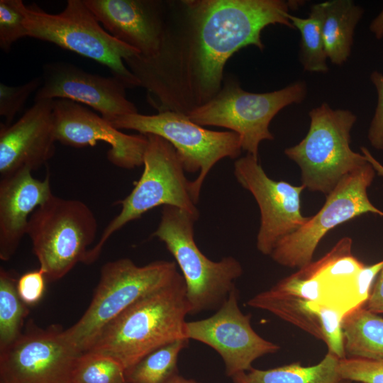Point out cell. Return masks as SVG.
<instances>
[{"instance_id": "cell-12", "label": "cell", "mask_w": 383, "mask_h": 383, "mask_svg": "<svg viewBox=\"0 0 383 383\" xmlns=\"http://www.w3.org/2000/svg\"><path fill=\"white\" fill-rule=\"evenodd\" d=\"M374 175L369 161L346 175L327 195L324 205L316 215L277 243L270 255L272 259L284 267L301 268L313 261L318 243L332 228L362 214L383 216V212L371 203L367 192Z\"/></svg>"}, {"instance_id": "cell-26", "label": "cell", "mask_w": 383, "mask_h": 383, "mask_svg": "<svg viewBox=\"0 0 383 383\" xmlns=\"http://www.w3.org/2000/svg\"><path fill=\"white\" fill-rule=\"evenodd\" d=\"M288 18L301 35L299 60L304 70L310 72H326L328 67L322 35L321 13L317 4H313L307 18L290 13Z\"/></svg>"}, {"instance_id": "cell-29", "label": "cell", "mask_w": 383, "mask_h": 383, "mask_svg": "<svg viewBox=\"0 0 383 383\" xmlns=\"http://www.w3.org/2000/svg\"><path fill=\"white\" fill-rule=\"evenodd\" d=\"M343 380L359 383H383V358L345 357L339 360Z\"/></svg>"}, {"instance_id": "cell-34", "label": "cell", "mask_w": 383, "mask_h": 383, "mask_svg": "<svg viewBox=\"0 0 383 383\" xmlns=\"http://www.w3.org/2000/svg\"><path fill=\"white\" fill-rule=\"evenodd\" d=\"M370 31L375 38L380 40L383 38V9L370 25Z\"/></svg>"}, {"instance_id": "cell-14", "label": "cell", "mask_w": 383, "mask_h": 383, "mask_svg": "<svg viewBox=\"0 0 383 383\" xmlns=\"http://www.w3.org/2000/svg\"><path fill=\"white\" fill-rule=\"evenodd\" d=\"M251 316L244 314L238 305L235 288L216 313L209 318L186 321L184 337L206 344L221 357L227 376L247 372L252 362L280 347L262 338L252 328Z\"/></svg>"}, {"instance_id": "cell-33", "label": "cell", "mask_w": 383, "mask_h": 383, "mask_svg": "<svg viewBox=\"0 0 383 383\" xmlns=\"http://www.w3.org/2000/svg\"><path fill=\"white\" fill-rule=\"evenodd\" d=\"M365 307L375 313H383V267L376 277Z\"/></svg>"}, {"instance_id": "cell-25", "label": "cell", "mask_w": 383, "mask_h": 383, "mask_svg": "<svg viewBox=\"0 0 383 383\" xmlns=\"http://www.w3.org/2000/svg\"><path fill=\"white\" fill-rule=\"evenodd\" d=\"M15 275L0 268V350L15 341L23 333L29 309L20 298Z\"/></svg>"}, {"instance_id": "cell-4", "label": "cell", "mask_w": 383, "mask_h": 383, "mask_svg": "<svg viewBox=\"0 0 383 383\" xmlns=\"http://www.w3.org/2000/svg\"><path fill=\"white\" fill-rule=\"evenodd\" d=\"M197 219L181 209L164 206L160 223L152 234L165 244L180 268L189 314L218 310L243 272L233 257L213 261L199 250L194 237Z\"/></svg>"}, {"instance_id": "cell-19", "label": "cell", "mask_w": 383, "mask_h": 383, "mask_svg": "<svg viewBox=\"0 0 383 383\" xmlns=\"http://www.w3.org/2000/svg\"><path fill=\"white\" fill-rule=\"evenodd\" d=\"M103 28L145 57L155 54L165 29L167 1L84 0Z\"/></svg>"}, {"instance_id": "cell-2", "label": "cell", "mask_w": 383, "mask_h": 383, "mask_svg": "<svg viewBox=\"0 0 383 383\" xmlns=\"http://www.w3.org/2000/svg\"><path fill=\"white\" fill-rule=\"evenodd\" d=\"M188 314L185 282L179 274L109 323L87 351L111 357L126 370L156 349L186 338Z\"/></svg>"}, {"instance_id": "cell-6", "label": "cell", "mask_w": 383, "mask_h": 383, "mask_svg": "<svg viewBox=\"0 0 383 383\" xmlns=\"http://www.w3.org/2000/svg\"><path fill=\"white\" fill-rule=\"evenodd\" d=\"M179 274L172 261L157 260L143 266L129 258L108 262L101 269L89 307L77 323L65 330L68 339L79 353L86 352L109 323Z\"/></svg>"}, {"instance_id": "cell-27", "label": "cell", "mask_w": 383, "mask_h": 383, "mask_svg": "<svg viewBox=\"0 0 383 383\" xmlns=\"http://www.w3.org/2000/svg\"><path fill=\"white\" fill-rule=\"evenodd\" d=\"M71 383H126V370L111 357L87 351L76 360Z\"/></svg>"}, {"instance_id": "cell-36", "label": "cell", "mask_w": 383, "mask_h": 383, "mask_svg": "<svg viewBox=\"0 0 383 383\" xmlns=\"http://www.w3.org/2000/svg\"><path fill=\"white\" fill-rule=\"evenodd\" d=\"M374 167L375 170L383 175V166H382L378 162H375L374 163Z\"/></svg>"}, {"instance_id": "cell-1", "label": "cell", "mask_w": 383, "mask_h": 383, "mask_svg": "<svg viewBox=\"0 0 383 383\" xmlns=\"http://www.w3.org/2000/svg\"><path fill=\"white\" fill-rule=\"evenodd\" d=\"M300 1H168L165 29L157 52L124 60L158 112L187 114L221 90L224 67L239 50H262V30L280 24L294 28L289 9Z\"/></svg>"}, {"instance_id": "cell-30", "label": "cell", "mask_w": 383, "mask_h": 383, "mask_svg": "<svg viewBox=\"0 0 383 383\" xmlns=\"http://www.w3.org/2000/svg\"><path fill=\"white\" fill-rule=\"evenodd\" d=\"M41 84V77H35L18 86L0 84V116L5 118V125L11 124L14 117L23 108L30 95L36 92Z\"/></svg>"}, {"instance_id": "cell-22", "label": "cell", "mask_w": 383, "mask_h": 383, "mask_svg": "<svg viewBox=\"0 0 383 383\" xmlns=\"http://www.w3.org/2000/svg\"><path fill=\"white\" fill-rule=\"evenodd\" d=\"M339 358L328 352L318 364L292 362L268 370L252 368L232 377L233 383H339Z\"/></svg>"}, {"instance_id": "cell-24", "label": "cell", "mask_w": 383, "mask_h": 383, "mask_svg": "<svg viewBox=\"0 0 383 383\" xmlns=\"http://www.w3.org/2000/svg\"><path fill=\"white\" fill-rule=\"evenodd\" d=\"M188 343L179 339L148 354L126 370V383H167L178 374V357Z\"/></svg>"}, {"instance_id": "cell-18", "label": "cell", "mask_w": 383, "mask_h": 383, "mask_svg": "<svg viewBox=\"0 0 383 383\" xmlns=\"http://www.w3.org/2000/svg\"><path fill=\"white\" fill-rule=\"evenodd\" d=\"M53 100L35 101L15 123L0 125L1 177L39 169L55 152Z\"/></svg>"}, {"instance_id": "cell-5", "label": "cell", "mask_w": 383, "mask_h": 383, "mask_svg": "<svg viewBox=\"0 0 383 383\" xmlns=\"http://www.w3.org/2000/svg\"><path fill=\"white\" fill-rule=\"evenodd\" d=\"M28 37L53 43L106 66L127 88L140 87L124 60L140 54L109 34L84 0H68L58 13H48L35 3L26 5Z\"/></svg>"}, {"instance_id": "cell-15", "label": "cell", "mask_w": 383, "mask_h": 383, "mask_svg": "<svg viewBox=\"0 0 383 383\" xmlns=\"http://www.w3.org/2000/svg\"><path fill=\"white\" fill-rule=\"evenodd\" d=\"M234 175L259 206L260 226L257 248L263 255H270L279 240L308 220L309 217H304L301 211V194L305 187L273 180L265 172L258 159L248 153L235 161Z\"/></svg>"}, {"instance_id": "cell-8", "label": "cell", "mask_w": 383, "mask_h": 383, "mask_svg": "<svg viewBox=\"0 0 383 383\" xmlns=\"http://www.w3.org/2000/svg\"><path fill=\"white\" fill-rule=\"evenodd\" d=\"M143 171L131 193L116 201L121 209L103 231L99 240L89 249L85 264L95 262L111 235L126 223L162 205L177 207L196 218L199 213L190 192V181L175 148L163 138L147 134Z\"/></svg>"}, {"instance_id": "cell-37", "label": "cell", "mask_w": 383, "mask_h": 383, "mask_svg": "<svg viewBox=\"0 0 383 383\" xmlns=\"http://www.w3.org/2000/svg\"><path fill=\"white\" fill-rule=\"evenodd\" d=\"M339 383H359V382H354L348 380H341Z\"/></svg>"}, {"instance_id": "cell-16", "label": "cell", "mask_w": 383, "mask_h": 383, "mask_svg": "<svg viewBox=\"0 0 383 383\" xmlns=\"http://www.w3.org/2000/svg\"><path fill=\"white\" fill-rule=\"evenodd\" d=\"M53 118L57 142L82 148L103 141L110 145L107 158L115 166L131 170L143 164L145 135L123 133L101 116L65 99L53 100Z\"/></svg>"}, {"instance_id": "cell-11", "label": "cell", "mask_w": 383, "mask_h": 383, "mask_svg": "<svg viewBox=\"0 0 383 383\" xmlns=\"http://www.w3.org/2000/svg\"><path fill=\"white\" fill-rule=\"evenodd\" d=\"M118 130H133L140 134L159 135L175 148L188 172H199L190 182V192L196 204L203 183L211 168L221 159L237 158L242 147L233 131H216L192 122L187 114L177 111L139 113L120 116L109 122Z\"/></svg>"}, {"instance_id": "cell-32", "label": "cell", "mask_w": 383, "mask_h": 383, "mask_svg": "<svg viewBox=\"0 0 383 383\" xmlns=\"http://www.w3.org/2000/svg\"><path fill=\"white\" fill-rule=\"evenodd\" d=\"M370 79L377 92V104L368 130L367 138L371 145L383 150V74L373 71Z\"/></svg>"}, {"instance_id": "cell-20", "label": "cell", "mask_w": 383, "mask_h": 383, "mask_svg": "<svg viewBox=\"0 0 383 383\" xmlns=\"http://www.w3.org/2000/svg\"><path fill=\"white\" fill-rule=\"evenodd\" d=\"M53 195L50 176L41 180L22 168L0 180V259L16 253L32 213Z\"/></svg>"}, {"instance_id": "cell-28", "label": "cell", "mask_w": 383, "mask_h": 383, "mask_svg": "<svg viewBox=\"0 0 383 383\" xmlns=\"http://www.w3.org/2000/svg\"><path fill=\"white\" fill-rule=\"evenodd\" d=\"M25 8L22 0L0 1V48L5 52H9L18 40L28 37Z\"/></svg>"}, {"instance_id": "cell-13", "label": "cell", "mask_w": 383, "mask_h": 383, "mask_svg": "<svg viewBox=\"0 0 383 383\" xmlns=\"http://www.w3.org/2000/svg\"><path fill=\"white\" fill-rule=\"evenodd\" d=\"M80 354L60 325L43 328L30 321L0 350V383H71Z\"/></svg>"}, {"instance_id": "cell-10", "label": "cell", "mask_w": 383, "mask_h": 383, "mask_svg": "<svg viewBox=\"0 0 383 383\" xmlns=\"http://www.w3.org/2000/svg\"><path fill=\"white\" fill-rule=\"evenodd\" d=\"M306 94L303 81L274 91L252 93L243 89L236 79L228 77L211 100L187 115L201 126L222 127L236 133L242 150L258 159L260 143L274 139L269 130L272 118L284 107L303 101Z\"/></svg>"}, {"instance_id": "cell-21", "label": "cell", "mask_w": 383, "mask_h": 383, "mask_svg": "<svg viewBox=\"0 0 383 383\" xmlns=\"http://www.w3.org/2000/svg\"><path fill=\"white\" fill-rule=\"evenodd\" d=\"M317 4L327 57L333 64L341 65L350 55L355 28L363 15V9L351 0H331Z\"/></svg>"}, {"instance_id": "cell-3", "label": "cell", "mask_w": 383, "mask_h": 383, "mask_svg": "<svg viewBox=\"0 0 383 383\" xmlns=\"http://www.w3.org/2000/svg\"><path fill=\"white\" fill-rule=\"evenodd\" d=\"M352 244L350 238H343L321 258L269 289L295 306L315 302L344 318L365 306L383 267V260L365 265L353 255Z\"/></svg>"}, {"instance_id": "cell-17", "label": "cell", "mask_w": 383, "mask_h": 383, "mask_svg": "<svg viewBox=\"0 0 383 383\" xmlns=\"http://www.w3.org/2000/svg\"><path fill=\"white\" fill-rule=\"evenodd\" d=\"M41 79L35 101L65 99L82 103L109 122L120 116L138 113L126 97V84L113 76L91 74L73 64L57 61L43 66Z\"/></svg>"}, {"instance_id": "cell-7", "label": "cell", "mask_w": 383, "mask_h": 383, "mask_svg": "<svg viewBox=\"0 0 383 383\" xmlns=\"http://www.w3.org/2000/svg\"><path fill=\"white\" fill-rule=\"evenodd\" d=\"M309 114L306 135L284 153L300 167L302 185L327 196L346 175L368 161L350 148V131L357 120L352 111L333 109L323 103Z\"/></svg>"}, {"instance_id": "cell-35", "label": "cell", "mask_w": 383, "mask_h": 383, "mask_svg": "<svg viewBox=\"0 0 383 383\" xmlns=\"http://www.w3.org/2000/svg\"><path fill=\"white\" fill-rule=\"evenodd\" d=\"M167 383H200L192 379L184 378L179 374L174 375Z\"/></svg>"}, {"instance_id": "cell-23", "label": "cell", "mask_w": 383, "mask_h": 383, "mask_svg": "<svg viewBox=\"0 0 383 383\" xmlns=\"http://www.w3.org/2000/svg\"><path fill=\"white\" fill-rule=\"evenodd\" d=\"M345 357L383 358V318L365 306L342 321Z\"/></svg>"}, {"instance_id": "cell-9", "label": "cell", "mask_w": 383, "mask_h": 383, "mask_svg": "<svg viewBox=\"0 0 383 383\" xmlns=\"http://www.w3.org/2000/svg\"><path fill=\"white\" fill-rule=\"evenodd\" d=\"M96 233V218L85 203L53 194L32 213L26 235L39 268L55 281L85 263Z\"/></svg>"}, {"instance_id": "cell-31", "label": "cell", "mask_w": 383, "mask_h": 383, "mask_svg": "<svg viewBox=\"0 0 383 383\" xmlns=\"http://www.w3.org/2000/svg\"><path fill=\"white\" fill-rule=\"evenodd\" d=\"M46 279L40 268L27 272L18 279V294L26 305H34L41 299L45 289Z\"/></svg>"}]
</instances>
